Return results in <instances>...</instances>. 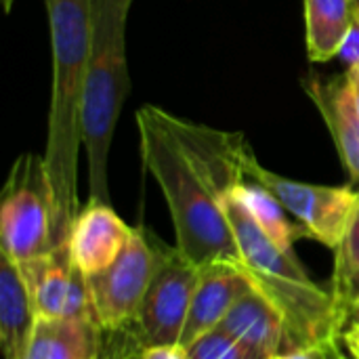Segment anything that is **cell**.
<instances>
[{"instance_id":"6da1fadb","label":"cell","mask_w":359,"mask_h":359,"mask_svg":"<svg viewBox=\"0 0 359 359\" xmlns=\"http://www.w3.org/2000/svg\"><path fill=\"white\" fill-rule=\"evenodd\" d=\"M53 46V95L44 164L55 198V248H67L78 202L84 78L90 46L93 0H44Z\"/></svg>"},{"instance_id":"7a4b0ae2","label":"cell","mask_w":359,"mask_h":359,"mask_svg":"<svg viewBox=\"0 0 359 359\" xmlns=\"http://www.w3.org/2000/svg\"><path fill=\"white\" fill-rule=\"evenodd\" d=\"M141 158L158 181L177 236V248L198 267L225 261L242 263L240 248L223 208V194L185 151L160 118V107L137 114Z\"/></svg>"},{"instance_id":"3957f363","label":"cell","mask_w":359,"mask_h":359,"mask_svg":"<svg viewBox=\"0 0 359 359\" xmlns=\"http://www.w3.org/2000/svg\"><path fill=\"white\" fill-rule=\"evenodd\" d=\"M223 208L236 236L246 278L273 303L284 320L288 353L341 341L343 322L332 292L320 288L299 263L294 250H282L231 191L223 198Z\"/></svg>"},{"instance_id":"277c9868","label":"cell","mask_w":359,"mask_h":359,"mask_svg":"<svg viewBox=\"0 0 359 359\" xmlns=\"http://www.w3.org/2000/svg\"><path fill=\"white\" fill-rule=\"evenodd\" d=\"M133 0H93L84 78L82 145L88 162V200L109 202L107 158L122 105L130 93L126 17Z\"/></svg>"},{"instance_id":"5b68a950","label":"cell","mask_w":359,"mask_h":359,"mask_svg":"<svg viewBox=\"0 0 359 359\" xmlns=\"http://www.w3.org/2000/svg\"><path fill=\"white\" fill-rule=\"evenodd\" d=\"M55 248V198L44 156L15 160L0 202V257L15 265L50 255Z\"/></svg>"},{"instance_id":"8992f818","label":"cell","mask_w":359,"mask_h":359,"mask_svg":"<svg viewBox=\"0 0 359 359\" xmlns=\"http://www.w3.org/2000/svg\"><path fill=\"white\" fill-rule=\"evenodd\" d=\"M244 177L267 187L284 208L326 248H337L359 202V189L351 185H313L282 177L263 168L248 147L244 154Z\"/></svg>"},{"instance_id":"52a82bcc","label":"cell","mask_w":359,"mask_h":359,"mask_svg":"<svg viewBox=\"0 0 359 359\" xmlns=\"http://www.w3.org/2000/svg\"><path fill=\"white\" fill-rule=\"evenodd\" d=\"M158 244L160 240L147 229L133 227L122 255L107 269L88 278L101 330H118L137 322L158 265Z\"/></svg>"},{"instance_id":"ba28073f","label":"cell","mask_w":359,"mask_h":359,"mask_svg":"<svg viewBox=\"0 0 359 359\" xmlns=\"http://www.w3.org/2000/svg\"><path fill=\"white\" fill-rule=\"evenodd\" d=\"M200 267L177 246L158 244V265L147 286L135 328L147 347L179 345Z\"/></svg>"},{"instance_id":"9c48e42d","label":"cell","mask_w":359,"mask_h":359,"mask_svg":"<svg viewBox=\"0 0 359 359\" xmlns=\"http://www.w3.org/2000/svg\"><path fill=\"white\" fill-rule=\"evenodd\" d=\"M17 267L25 280L36 318H72L97 324L88 278L74 265L67 248Z\"/></svg>"},{"instance_id":"30bf717a","label":"cell","mask_w":359,"mask_h":359,"mask_svg":"<svg viewBox=\"0 0 359 359\" xmlns=\"http://www.w3.org/2000/svg\"><path fill=\"white\" fill-rule=\"evenodd\" d=\"M133 227H128L109 202L88 200L74 221L67 250L74 265L86 276L107 269L126 248Z\"/></svg>"},{"instance_id":"8fae6325","label":"cell","mask_w":359,"mask_h":359,"mask_svg":"<svg viewBox=\"0 0 359 359\" xmlns=\"http://www.w3.org/2000/svg\"><path fill=\"white\" fill-rule=\"evenodd\" d=\"M250 288L252 282L246 278L242 263L217 261L202 265L179 345L187 347L204 332L219 328L236 301Z\"/></svg>"},{"instance_id":"7c38bea8","label":"cell","mask_w":359,"mask_h":359,"mask_svg":"<svg viewBox=\"0 0 359 359\" xmlns=\"http://www.w3.org/2000/svg\"><path fill=\"white\" fill-rule=\"evenodd\" d=\"M303 84L332 135L343 166L359 185V118L345 74L337 78L309 76Z\"/></svg>"},{"instance_id":"4fadbf2b","label":"cell","mask_w":359,"mask_h":359,"mask_svg":"<svg viewBox=\"0 0 359 359\" xmlns=\"http://www.w3.org/2000/svg\"><path fill=\"white\" fill-rule=\"evenodd\" d=\"M225 332L236 337L261 359H271L288 353L286 326L273 303L255 286L244 292L219 324Z\"/></svg>"},{"instance_id":"5bb4252c","label":"cell","mask_w":359,"mask_h":359,"mask_svg":"<svg viewBox=\"0 0 359 359\" xmlns=\"http://www.w3.org/2000/svg\"><path fill=\"white\" fill-rule=\"evenodd\" d=\"M101 328L88 320L36 318L23 359H95Z\"/></svg>"},{"instance_id":"9a60e30c","label":"cell","mask_w":359,"mask_h":359,"mask_svg":"<svg viewBox=\"0 0 359 359\" xmlns=\"http://www.w3.org/2000/svg\"><path fill=\"white\" fill-rule=\"evenodd\" d=\"M34 309L19 267L0 257V345L2 359H23L32 328Z\"/></svg>"},{"instance_id":"2e32d148","label":"cell","mask_w":359,"mask_h":359,"mask_svg":"<svg viewBox=\"0 0 359 359\" xmlns=\"http://www.w3.org/2000/svg\"><path fill=\"white\" fill-rule=\"evenodd\" d=\"M355 23V0H305L309 59L324 63L339 57Z\"/></svg>"},{"instance_id":"e0dca14e","label":"cell","mask_w":359,"mask_h":359,"mask_svg":"<svg viewBox=\"0 0 359 359\" xmlns=\"http://www.w3.org/2000/svg\"><path fill=\"white\" fill-rule=\"evenodd\" d=\"M231 194L244 204L257 225L282 248L292 252L294 242L301 238H309V231L284 208V204L261 183L244 179L240 181Z\"/></svg>"},{"instance_id":"ac0fdd59","label":"cell","mask_w":359,"mask_h":359,"mask_svg":"<svg viewBox=\"0 0 359 359\" xmlns=\"http://www.w3.org/2000/svg\"><path fill=\"white\" fill-rule=\"evenodd\" d=\"M330 292L337 303V311L343 322V330L349 322V313L359 303V202L349 219L341 244L334 248V269Z\"/></svg>"},{"instance_id":"d6986e66","label":"cell","mask_w":359,"mask_h":359,"mask_svg":"<svg viewBox=\"0 0 359 359\" xmlns=\"http://www.w3.org/2000/svg\"><path fill=\"white\" fill-rule=\"evenodd\" d=\"M191 359H261L223 328L204 332L185 347Z\"/></svg>"},{"instance_id":"ffe728a7","label":"cell","mask_w":359,"mask_h":359,"mask_svg":"<svg viewBox=\"0 0 359 359\" xmlns=\"http://www.w3.org/2000/svg\"><path fill=\"white\" fill-rule=\"evenodd\" d=\"M145 345L133 326L118 330H101V343L97 359H141Z\"/></svg>"},{"instance_id":"44dd1931","label":"cell","mask_w":359,"mask_h":359,"mask_svg":"<svg viewBox=\"0 0 359 359\" xmlns=\"http://www.w3.org/2000/svg\"><path fill=\"white\" fill-rule=\"evenodd\" d=\"M339 57H343L347 67H359V21L353 25L351 34L347 36Z\"/></svg>"},{"instance_id":"7402d4cb","label":"cell","mask_w":359,"mask_h":359,"mask_svg":"<svg viewBox=\"0 0 359 359\" xmlns=\"http://www.w3.org/2000/svg\"><path fill=\"white\" fill-rule=\"evenodd\" d=\"M141 359H191L185 347L181 345H166V347H147Z\"/></svg>"},{"instance_id":"603a6c76","label":"cell","mask_w":359,"mask_h":359,"mask_svg":"<svg viewBox=\"0 0 359 359\" xmlns=\"http://www.w3.org/2000/svg\"><path fill=\"white\" fill-rule=\"evenodd\" d=\"M341 345L351 359H359V326L351 324L341 332Z\"/></svg>"},{"instance_id":"cb8c5ba5","label":"cell","mask_w":359,"mask_h":359,"mask_svg":"<svg viewBox=\"0 0 359 359\" xmlns=\"http://www.w3.org/2000/svg\"><path fill=\"white\" fill-rule=\"evenodd\" d=\"M318 359H351L343 349L341 341H328L318 347Z\"/></svg>"},{"instance_id":"d4e9b609","label":"cell","mask_w":359,"mask_h":359,"mask_svg":"<svg viewBox=\"0 0 359 359\" xmlns=\"http://www.w3.org/2000/svg\"><path fill=\"white\" fill-rule=\"evenodd\" d=\"M345 78H347L349 95L353 99V107H355V114H358L359 118V67H347Z\"/></svg>"},{"instance_id":"484cf974","label":"cell","mask_w":359,"mask_h":359,"mask_svg":"<svg viewBox=\"0 0 359 359\" xmlns=\"http://www.w3.org/2000/svg\"><path fill=\"white\" fill-rule=\"evenodd\" d=\"M351 324L359 326V303L353 307V311L349 313V322H347V326H351ZM347 326H345V328H347Z\"/></svg>"},{"instance_id":"4316f807","label":"cell","mask_w":359,"mask_h":359,"mask_svg":"<svg viewBox=\"0 0 359 359\" xmlns=\"http://www.w3.org/2000/svg\"><path fill=\"white\" fill-rule=\"evenodd\" d=\"M13 2H15V0H2V4H4V11H6V13L13 8Z\"/></svg>"},{"instance_id":"83f0119b","label":"cell","mask_w":359,"mask_h":359,"mask_svg":"<svg viewBox=\"0 0 359 359\" xmlns=\"http://www.w3.org/2000/svg\"><path fill=\"white\" fill-rule=\"evenodd\" d=\"M355 13H358V21H359V0H355Z\"/></svg>"},{"instance_id":"f1b7e54d","label":"cell","mask_w":359,"mask_h":359,"mask_svg":"<svg viewBox=\"0 0 359 359\" xmlns=\"http://www.w3.org/2000/svg\"><path fill=\"white\" fill-rule=\"evenodd\" d=\"M271 359H286V355H278V358H271Z\"/></svg>"},{"instance_id":"f546056e","label":"cell","mask_w":359,"mask_h":359,"mask_svg":"<svg viewBox=\"0 0 359 359\" xmlns=\"http://www.w3.org/2000/svg\"><path fill=\"white\" fill-rule=\"evenodd\" d=\"M95 359H97V358H95Z\"/></svg>"}]
</instances>
